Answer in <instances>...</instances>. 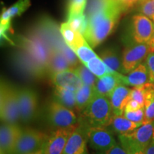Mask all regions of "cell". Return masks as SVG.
<instances>
[{
  "mask_svg": "<svg viewBox=\"0 0 154 154\" xmlns=\"http://www.w3.org/2000/svg\"><path fill=\"white\" fill-rule=\"evenodd\" d=\"M123 12L120 5L114 4L86 19V26L83 35L92 48L97 47L110 35Z\"/></svg>",
  "mask_w": 154,
  "mask_h": 154,
  "instance_id": "obj_1",
  "label": "cell"
},
{
  "mask_svg": "<svg viewBox=\"0 0 154 154\" xmlns=\"http://www.w3.org/2000/svg\"><path fill=\"white\" fill-rule=\"evenodd\" d=\"M19 47L39 69L47 74L48 64L52 49L44 32L36 24L25 35L19 36Z\"/></svg>",
  "mask_w": 154,
  "mask_h": 154,
  "instance_id": "obj_2",
  "label": "cell"
},
{
  "mask_svg": "<svg viewBox=\"0 0 154 154\" xmlns=\"http://www.w3.org/2000/svg\"><path fill=\"white\" fill-rule=\"evenodd\" d=\"M113 116L109 99L96 94L91 103L82 111L79 124L82 126L108 127Z\"/></svg>",
  "mask_w": 154,
  "mask_h": 154,
  "instance_id": "obj_3",
  "label": "cell"
},
{
  "mask_svg": "<svg viewBox=\"0 0 154 154\" xmlns=\"http://www.w3.org/2000/svg\"><path fill=\"white\" fill-rule=\"evenodd\" d=\"M0 116L1 121L6 124H17L20 121L18 88L5 82L1 83Z\"/></svg>",
  "mask_w": 154,
  "mask_h": 154,
  "instance_id": "obj_4",
  "label": "cell"
},
{
  "mask_svg": "<svg viewBox=\"0 0 154 154\" xmlns=\"http://www.w3.org/2000/svg\"><path fill=\"white\" fill-rule=\"evenodd\" d=\"M49 135L33 128H23L13 154H29L42 149Z\"/></svg>",
  "mask_w": 154,
  "mask_h": 154,
  "instance_id": "obj_5",
  "label": "cell"
},
{
  "mask_svg": "<svg viewBox=\"0 0 154 154\" xmlns=\"http://www.w3.org/2000/svg\"><path fill=\"white\" fill-rule=\"evenodd\" d=\"M47 118L49 123L57 128H66L79 124L74 111L54 100L49 102L47 109Z\"/></svg>",
  "mask_w": 154,
  "mask_h": 154,
  "instance_id": "obj_6",
  "label": "cell"
},
{
  "mask_svg": "<svg viewBox=\"0 0 154 154\" xmlns=\"http://www.w3.org/2000/svg\"><path fill=\"white\" fill-rule=\"evenodd\" d=\"M153 47L149 43L136 44L133 42L125 48L122 55V73L128 74L141 63Z\"/></svg>",
  "mask_w": 154,
  "mask_h": 154,
  "instance_id": "obj_7",
  "label": "cell"
},
{
  "mask_svg": "<svg viewBox=\"0 0 154 154\" xmlns=\"http://www.w3.org/2000/svg\"><path fill=\"white\" fill-rule=\"evenodd\" d=\"M82 126L90 146L97 152L106 151L116 143L112 131L108 127Z\"/></svg>",
  "mask_w": 154,
  "mask_h": 154,
  "instance_id": "obj_8",
  "label": "cell"
},
{
  "mask_svg": "<svg viewBox=\"0 0 154 154\" xmlns=\"http://www.w3.org/2000/svg\"><path fill=\"white\" fill-rule=\"evenodd\" d=\"M18 100L20 121L29 123L37 115L38 96L34 89L29 87L18 88Z\"/></svg>",
  "mask_w": 154,
  "mask_h": 154,
  "instance_id": "obj_9",
  "label": "cell"
},
{
  "mask_svg": "<svg viewBox=\"0 0 154 154\" xmlns=\"http://www.w3.org/2000/svg\"><path fill=\"white\" fill-rule=\"evenodd\" d=\"M153 34L154 22L152 19L141 14L133 17L131 36L134 43H149Z\"/></svg>",
  "mask_w": 154,
  "mask_h": 154,
  "instance_id": "obj_10",
  "label": "cell"
},
{
  "mask_svg": "<svg viewBox=\"0 0 154 154\" xmlns=\"http://www.w3.org/2000/svg\"><path fill=\"white\" fill-rule=\"evenodd\" d=\"M154 135V121L146 123L128 134L119 135L121 144L129 143L140 146L145 150Z\"/></svg>",
  "mask_w": 154,
  "mask_h": 154,
  "instance_id": "obj_11",
  "label": "cell"
},
{
  "mask_svg": "<svg viewBox=\"0 0 154 154\" xmlns=\"http://www.w3.org/2000/svg\"><path fill=\"white\" fill-rule=\"evenodd\" d=\"M75 126L57 128L48 137L43 150L45 154H61L70 135L76 128Z\"/></svg>",
  "mask_w": 154,
  "mask_h": 154,
  "instance_id": "obj_12",
  "label": "cell"
},
{
  "mask_svg": "<svg viewBox=\"0 0 154 154\" xmlns=\"http://www.w3.org/2000/svg\"><path fill=\"white\" fill-rule=\"evenodd\" d=\"M23 128L17 124L3 123L0 128V153L13 154L17 140Z\"/></svg>",
  "mask_w": 154,
  "mask_h": 154,
  "instance_id": "obj_13",
  "label": "cell"
},
{
  "mask_svg": "<svg viewBox=\"0 0 154 154\" xmlns=\"http://www.w3.org/2000/svg\"><path fill=\"white\" fill-rule=\"evenodd\" d=\"M87 142L82 126L78 124L69 137L61 154H88Z\"/></svg>",
  "mask_w": 154,
  "mask_h": 154,
  "instance_id": "obj_14",
  "label": "cell"
},
{
  "mask_svg": "<svg viewBox=\"0 0 154 154\" xmlns=\"http://www.w3.org/2000/svg\"><path fill=\"white\" fill-rule=\"evenodd\" d=\"M123 75L118 72H113L98 78L94 86L96 94L106 97H109L112 91L120 84H123Z\"/></svg>",
  "mask_w": 154,
  "mask_h": 154,
  "instance_id": "obj_15",
  "label": "cell"
},
{
  "mask_svg": "<svg viewBox=\"0 0 154 154\" xmlns=\"http://www.w3.org/2000/svg\"><path fill=\"white\" fill-rule=\"evenodd\" d=\"M30 5V0H19L14 5L3 11L1 15V24H0V32H1L2 37H7L6 32L10 26L11 19L22 14Z\"/></svg>",
  "mask_w": 154,
  "mask_h": 154,
  "instance_id": "obj_16",
  "label": "cell"
},
{
  "mask_svg": "<svg viewBox=\"0 0 154 154\" xmlns=\"http://www.w3.org/2000/svg\"><path fill=\"white\" fill-rule=\"evenodd\" d=\"M131 89L126 87L124 84H120L115 88L109 96L111 108L113 114L122 116L128 102L131 100Z\"/></svg>",
  "mask_w": 154,
  "mask_h": 154,
  "instance_id": "obj_17",
  "label": "cell"
},
{
  "mask_svg": "<svg viewBox=\"0 0 154 154\" xmlns=\"http://www.w3.org/2000/svg\"><path fill=\"white\" fill-rule=\"evenodd\" d=\"M50 77L55 86L66 88L74 91H76L84 84L79 76L72 69L57 73Z\"/></svg>",
  "mask_w": 154,
  "mask_h": 154,
  "instance_id": "obj_18",
  "label": "cell"
},
{
  "mask_svg": "<svg viewBox=\"0 0 154 154\" xmlns=\"http://www.w3.org/2000/svg\"><path fill=\"white\" fill-rule=\"evenodd\" d=\"M143 124H144L143 122H134L128 119L123 115H114L108 128L111 131L121 135L134 131Z\"/></svg>",
  "mask_w": 154,
  "mask_h": 154,
  "instance_id": "obj_19",
  "label": "cell"
},
{
  "mask_svg": "<svg viewBox=\"0 0 154 154\" xmlns=\"http://www.w3.org/2000/svg\"><path fill=\"white\" fill-rule=\"evenodd\" d=\"M149 82V70L146 63H141L134 70L123 77V84L135 87Z\"/></svg>",
  "mask_w": 154,
  "mask_h": 154,
  "instance_id": "obj_20",
  "label": "cell"
},
{
  "mask_svg": "<svg viewBox=\"0 0 154 154\" xmlns=\"http://www.w3.org/2000/svg\"><path fill=\"white\" fill-rule=\"evenodd\" d=\"M60 32L65 43L74 51L77 48L87 43L84 35L80 32L73 29L67 22L61 24Z\"/></svg>",
  "mask_w": 154,
  "mask_h": 154,
  "instance_id": "obj_21",
  "label": "cell"
},
{
  "mask_svg": "<svg viewBox=\"0 0 154 154\" xmlns=\"http://www.w3.org/2000/svg\"><path fill=\"white\" fill-rule=\"evenodd\" d=\"M70 69L73 70L72 67L62 54L57 50H53L50 56L49 64H48L47 74L51 76L57 73L65 70H70Z\"/></svg>",
  "mask_w": 154,
  "mask_h": 154,
  "instance_id": "obj_22",
  "label": "cell"
},
{
  "mask_svg": "<svg viewBox=\"0 0 154 154\" xmlns=\"http://www.w3.org/2000/svg\"><path fill=\"white\" fill-rule=\"evenodd\" d=\"M54 100L64 106L74 111L76 109V91L66 88L55 86L54 91Z\"/></svg>",
  "mask_w": 154,
  "mask_h": 154,
  "instance_id": "obj_23",
  "label": "cell"
},
{
  "mask_svg": "<svg viewBox=\"0 0 154 154\" xmlns=\"http://www.w3.org/2000/svg\"><path fill=\"white\" fill-rule=\"evenodd\" d=\"M96 95L94 87L83 84L76 91V109L79 111L85 110Z\"/></svg>",
  "mask_w": 154,
  "mask_h": 154,
  "instance_id": "obj_24",
  "label": "cell"
},
{
  "mask_svg": "<svg viewBox=\"0 0 154 154\" xmlns=\"http://www.w3.org/2000/svg\"><path fill=\"white\" fill-rule=\"evenodd\" d=\"M100 57L111 69L122 73V62H121L118 53L113 48H108L100 53Z\"/></svg>",
  "mask_w": 154,
  "mask_h": 154,
  "instance_id": "obj_25",
  "label": "cell"
},
{
  "mask_svg": "<svg viewBox=\"0 0 154 154\" xmlns=\"http://www.w3.org/2000/svg\"><path fill=\"white\" fill-rule=\"evenodd\" d=\"M84 65L98 78H101L106 74L116 72L109 68L99 56L92 59Z\"/></svg>",
  "mask_w": 154,
  "mask_h": 154,
  "instance_id": "obj_26",
  "label": "cell"
},
{
  "mask_svg": "<svg viewBox=\"0 0 154 154\" xmlns=\"http://www.w3.org/2000/svg\"><path fill=\"white\" fill-rule=\"evenodd\" d=\"M114 4L118 3L115 2L113 0H89L85 14L86 19L90 18L94 14L101 12Z\"/></svg>",
  "mask_w": 154,
  "mask_h": 154,
  "instance_id": "obj_27",
  "label": "cell"
},
{
  "mask_svg": "<svg viewBox=\"0 0 154 154\" xmlns=\"http://www.w3.org/2000/svg\"><path fill=\"white\" fill-rule=\"evenodd\" d=\"M74 71L79 76L84 84L93 86V87L95 86L98 77H96L85 65L82 63L81 64H79L74 69Z\"/></svg>",
  "mask_w": 154,
  "mask_h": 154,
  "instance_id": "obj_28",
  "label": "cell"
},
{
  "mask_svg": "<svg viewBox=\"0 0 154 154\" xmlns=\"http://www.w3.org/2000/svg\"><path fill=\"white\" fill-rule=\"evenodd\" d=\"M74 53L76 54L77 57L83 64H86L92 59L98 57V55L93 51L92 47L88 44V42L77 48L74 51Z\"/></svg>",
  "mask_w": 154,
  "mask_h": 154,
  "instance_id": "obj_29",
  "label": "cell"
},
{
  "mask_svg": "<svg viewBox=\"0 0 154 154\" xmlns=\"http://www.w3.org/2000/svg\"><path fill=\"white\" fill-rule=\"evenodd\" d=\"M67 22L73 29L84 34L86 26V20L84 13L72 15L67 17Z\"/></svg>",
  "mask_w": 154,
  "mask_h": 154,
  "instance_id": "obj_30",
  "label": "cell"
},
{
  "mask_svg": "<svg viewBox=\"0 0 154 154\" xmlns=\"http://www.w3.org/2000/svg\"><path fill=\"white\" fill-rule=\"evenodd\" d=\"M87 0H69L68 17L84 12Z\"/></svg>",
  "mask_w": 154,
  "mask_h": 154,
  "instance_id": "obj_31",
  "label": "cell"
},
{
  "mask_svg": "<svg viewBox=\"0 0 154 154\" xmlns=\"http://www.w3.org/2000/svg\"><path fill=\"white\" fill-rule=\"evenodd\" d=\"M144 124L154 121V97L145 100L144 103Z\"/></svg>",
  "mask_w": 154,
  "mask_h": 154,
  "instance_id": "obj_32",
  "label": "cell"
},
{
  "mask_svg": "<svg viewBox=\"0 0 154 154\" xmlns=\"http://www.w3.org/2000/svg\"><path fill=\"white\" fill-rule=\"evenodd\" d=\"M131 99L138 101L144 106L145 103V84L141 86H135L131 91Z\"/></svg>",
  "mask_w": 154,
  "mask_h": 154,
  "instance_id": "obj_33",
  "label": "cell"
},
{
  "mask_svg": "<svg viewBox=\"0 0 154 154\" xmlns=\"http://www.w3.org/2000/svg\"><path fill=\"white\" fill-rule=\"evenodd\" d=\"M144 108L138 109L136 111H126L124 112V116L134 122H143L144 121Z\"/></svg>",
  "mask_w": 154,
  "mask_h": 154,
  "instance_id": "obj_34",
  "label": "cell"
},
{
  "mask_svg": "<svg viewBox=\"0 0 154 154\" xmlns=\"http://www.w3.org/2000/svg\"><path fill=\"white\" fill-rule=\"evenodd\" d=\"M146 64L149 70V82L154 84V52L151 51L146 57Z\"/></svg>",
  "mask_w": 154,
  "mask_h": 154,
  "instance_id": "obj_35",
  "label": "cell"
},
{
  "mask_svg": "<svg viewBox=\"0 0 154 154\" xmlns=\"http://www.w3.org/2000/svg\"><path fill=\"white\" fill-rule=\"evenodd\" d=\"M97 154H128V153L122 146L116 143L106 151L97 152Z\"/></svg>",
  "mask_w": 154,
  "mask_h": 154,
  "instance_id": "obj_36",
  "label": "cell"
},
{
  "mask_svg": "<svg viewBox=\"0 0 154 154\" xmlns=\"http://www.w3.org/2000/svg\"><path fill=\"white\" fill-rule=\"evenodd\" d=\"M121 145L124 148L128 154H146L144 149L140 146L129 143H124Z\"/></svg>",
  "mask_w": 154,
  "mask_h": 154,
  "instance_id": "obj_37",
  "label": "cell"
},
{
  "mask_svg": "<svg viewBox=\"0 0 154 154\" xmlns=\"http://www.w3.org/2000/svg\"><path fill=\"white\" fill-rule=\"evenodd\" d=\"M142 108H144L143 105L140 104V103L135 101V100L131 99L126 106L125 112H126V111H136L138 110V109H142Z\"/></svg>",
  "mask_w": 154,
  "mask_h": 154,
  "instance_id": "obj_38",
  "label": "cell"
},
{
  "mask_svg": "<svg viewBox=\"0 0 154 154\" xmlns=\"http://www.w3.org/2000/svg\"><path fill=\"white\" fill-rule=\"evenodd\" d=\"M140 0H120V5L121 9L123 11H126L128 9H130L131 7L136 5L137 2H139Z\"/></svg>",
  "mask_w": 154,
  "mask_h": 154,
  "instance_id": "obj_39",
  "label": "cell"
},
{
  "mask_svg": "<svg viewBox=\"0 0 154 154\" xmlns=\"http://www.w3.org/2000/svg\"><path fill=\"white\" fill-rule=\"evenodd\" d=\"M144 151H145L146 154H154V135Z\"/></svg>",
  "mask_w": 154,
  "mask_h": 154,
  "instance_id": "obj_40",
  "label": "cell"
},
{
  "mask_svg": "<svg viewBox=\"0 0 154 154\" xmlns=\"http://www.w3.org/2000/svg\"><path fill=\"white\" fill-rule=\"evenodd\" d=\"M29 154H45V153H44V150H43V149H40V150H38V151H36V152H34V153H29Z\"/></svg>",
  "mask_w": 154,
  "mask_h": 154,
  "instance_id": "obj_41",
  "label": "cell"
},
{
  "mask_svg": "<svg viewBox=\"0 0 154 154\" xmlns=\"http://www.w3.org/2000/svg\"><path fill=\"white\" fill-rule=\"evenodd\" d=\"M149 42H150V44H151L152 45V47L154 48V34H153V37H152V38H151V40Z\"/></svg>",
  "mask_w": 154,
  "mask_h": 154,
  "instance_id": "obj_42",
  "label": "cell"
},
{
  "mask_svg": "<svg viewBox=\"0 0 154 154\" xmlns=\"http://www.w3.org/2000/svg\"><path fill=\"white\" fill-rule=\"evenodd\" d=\"M113 1H114L115 2H116L118 4H119V2H120V0H113Z\"/></svg>",
  "mask_w": 154,
  "mask_h": 154,
  "instance_id": "obj_43",
  "label": "cell"
},
{
  "mask_svg": "<svg viewBox=\"0 0 154 154\" xmlns=\"http://www.w3.org/2000/svg\"><path fill=\"white\" fill-rule=\"evenodd\" d=\"M0 154H5V153H0Z\"/></svg>",
  "mask_w": 154,
  "mask_h": 154,
  "instance_id": "obj_44",
  "label": "cell"
},
{
  "mask_svg": "<svg viewBox=\"0 0 154 154\" xmlns=\"http://www.w3.org/2000/svg\"><path fill=\"white\" fill-rule=\"evenodd\" d=\"M153 51L154 52V48H153Z\"/></svg>",
  "mask_w": 154,
  "mask_h": 154,
  "instance_id": "obj_45",
  "label": "cell"
}]
</instances>
